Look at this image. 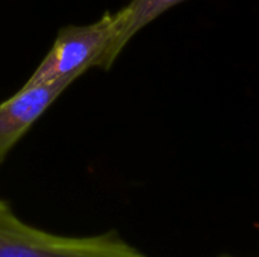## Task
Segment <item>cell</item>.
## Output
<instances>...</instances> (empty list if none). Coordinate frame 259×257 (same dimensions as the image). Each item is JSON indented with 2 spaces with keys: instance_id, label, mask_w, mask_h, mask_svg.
Here are the masks:
<instances>
[{
  "instance_id": "cell-1",
  "label": "cell",
  "mask_w": 259,
  "mask_h": 257,
  "mask_svg": "<svg viewBox=\"0 0 259 257\" xmlns=\"http://www.w3.org/2000/svg\"><path fill=\"white\" fill-rule=\"evenodd\" d=\"M0 257H147L117 232L64 236L23 221L0 198Z\"/></svg>"
},
{
  "instance_id": "cell-2",
  "label": "cell",
  "mask_w": 259,
  "mask_h": 257,
  "mask_svg": "<svg viewBox=\"0 0 259 257\" xmlns=\"http://www.w3.org/2000/svg\"><path fill=\"white\" fill-rule=\"evenodd\" d=\"M114 36V12H103L90 24H68L58 30L55 42L26 85L71 80L94 68Z\"/></svg>"
},
{
  "instance_id": "cell-3",
  "label": "cell",
  "mask_w": 259,
  "mask_h": 257,
  "mask_svg": "<svg viewBox=\"0 0 259 257\" xmlns=\"http://www.w3.org/2000/svg\"><path fill=\"white\" fill-rule=\"evenodd\" d=\"M71 83V80L24 83L12 97L0 101V165Z\"/></svg>"
},
{
  "instance_id": "cell-4",
  "label": "cell",
  "mask_w": 259,
  "mask_h": 257,
  "mask_svg": "<svg viewBox=\"0 0 259 257\" xmlns=\"http://www.w3.org/2000/svg\"><path fill=\"white\" fill-rule=\"evenodd\" d=\"M185 0H129L114 12V36L97 62V68L108 71L117 62L127 44L150 23Z\"/></svg>"
},
{
  "instance_id": "cell-5",
  "label": "cell",
  "mask_w": 259,
  "mask_h": 257,
  "mask_svg": "<svg viewBox=\"0 0 259 257\" xmlns=\"http://www.w3.org/2000/svg\"><path fill=\"white\" fill-rule=\"evenodd\" d=\"M222 257H231V256H222Z\"/></svg>"
}]
</instances>
